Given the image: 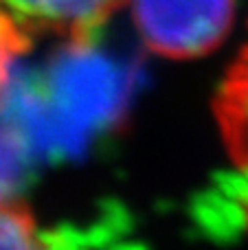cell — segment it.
Segmentation results:
<instances>
[{"instance_id": "cell-3", "label": "cell", "mask_w": 248, "mask_h": 250, "mask_svg": "<svg viewBox=\"0 0 248 250\" xmlns=\"http://www.w3.org/2000/svg\"><path fill=\"white\" fill-rule=\"evenodd\" d=\"M213 110L228 158L244 182V211L248 220V42L228 68L215 95Z\"/></svg>"}, {"instance_id": "cell-2", "label": "cell", "mask_w": 248, "mask_h": 250, "mask_svg": "<svg viewBox=\"0 0 248 250\" xmlns=\"http://www.w3.org/2000/svg\"><path fill=\"white\" fill-rule=\"evenodd\" d=\"M29 35L48 33L86 44L125 0H0Z\"/></svg>"}, {"instance_id": "cell-1", "label": "cell", "mask_w": 248, "mask_h": 250, "mask_svg": "<svg viewBox=\"0 0 248 250\" xmlns=\"http://www.w3.org/2000/svg\"><path fill=\"white\" fill-rule=\"evenodd\" d=\"M134 22L149 51L174 60L211 53L233 22V0H132Z\"/></svg>"}, {"instance_id": "cell-5", "label": "cell", "mask_w": 248, "mask_h": 250, "mask_svg": "<svg viewBox=\"0 0 248 250\" xmlns=\"http://www.w3.org/2000/svg\"><path fill=\"white\" fill-rule=\"evenodd\" d=\"M31 35L9 16V11L0 2V97L9 82L16 60L29 48Z\"/></svg>"}, {"instance_id": "cell-4", "label": "cell", "mask_w": 248, "mask_h": 250, "mask_svg": "<svg viewBox=\"0 0 248 250\" xmlns=\"http://www.w3.org/2000/svg\"><path fill=\"white\" fill-rule=\"evenodd\" d=\"M0 250H60V244L24 202L0 198Z\"/></svg>"}]
</instances>
